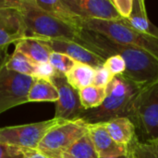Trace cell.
I'll return each instance as SVG.
<instances>
[{
    "label": "cell",
    "instance_id": "cell-1",
    "mask_svg": "<svg viewBox=\"0 0 158 158\" xmlns=\"http://www.w3.org/2000/svg\"><path fill=\"white\" fill-rule=\"evenodd\" d=\"M76 43L106 59L112 56H120L126 63L125 78L145 86L158 81V61L145 52L131 45L123 44L107 37L81 29Z\"/></svg>",
    "mask_w": 158,
    "mask_h": 158
},
{
    "label": "cell",
    "instance_id": "cell-2",
    "mask_svg": "<svg viewBox=\"0 0 158 158\" xmlns=\"http://www.w3.org/2000/svg\"><path fill=\"white\" fill-rule=\"evenodd\" d=\"M143 87L122 75L115 76L106 87V96L102 105L85 110L81 119L88 124L107 122L118 118H128L131 120L135 102Z\"/></svg>",
    "mask_w": 158,
    "mask_h": 158
},
{
    "label": "cell",
    "instance_id": "cell-3",
    "mask_svg": "<svg viewBox=\"0 0 158 158\" xmlns=\"http://www.w3.org/2000/svg\"><path fill=\"white\" fill-rule=\"evenodd\" d=\"M81 28L100 33L117 43L136 47L158 61V38L136 31L125 19L117 21L82 19Z\"/></svg>",
    "mask_w": 158,
    "mask_h": 158
},
{
    "label": "cell",
    "instance_id": "cell-4",
    "mask_svg": "<svg viewBox=\"0 0 158 158\" xmlns=\"http://www.w3.org/2000/svg\"><path fill=\"white\" fill-rule=\"evenodd\" d=\"M27 31L31 36L53 40H68L76 42L81 30L61 21L42 10L34 0H22L19 6Z\"/></svg>",
    "mask_w": 158,
    "mask_h": 158
},
{
    "label": "cell",
    "instance_id": "cell-5",
    "mask_svg": "<svg viewBox=\"0 0 158 158\" xmlns=\"http://www.w3.org/2000/svg\"><path fill=\"white\" fill-rule=\"evenodd\" d=\"M131 121L142 137L141 141L158 139V81L141 90Z\"/></svg>",
    "mask_w": 158,
    "mask_h": 158
},
{
    "label": "cell",
    "instance_id": "cell-6",
    "mask_svg": "<svg viewBox=\"0 0 158 158\" xmlns=\"http://www.w3.org/2000/svg\"><path fill=\"white\" fill-rule=\"evenodd\" d=\"M88 132V123L82 119L65 121L51 129L40 142L37 150L50 158H62L80 138Z\"/></svg>",
    "mask_w": 158,
    "mask_h": 158
},
{
    "label": "cell",
    "instance_id": "cell-7",
    "mask_svg": "<svg viewBox=\"0 0 158 158\" xmlns=\"http://www.w3.org/2000/svg\"><path fill=\"white\" fill-rule=\"evenodd\" d=\"M66 120L53 119L19 126L0 129V143H5L23 149H37L45 134L54 127Z\"/></svg>",
    "mask_w": 158,
    "mask_h": 158
},
{
    "label": "cell",
    "instance_id": "cell-8",
    "mask_svg": "<svg viewBox=\"0 0 158 158\" xmlns=\"http://www.w3.org/2000/svg\"><path fill=\"white\" fill-rule=\"evenodd\" d=\"M34 79L0 69V114L19 105L28 103L27 96Z\"/></svg>",
    "mask_w": 158,
    "mask_h": 158
},
{
    "label": "cell",
    "instance_id": "cell-9",
    "mask_svg": "<svg viewBox=\"0 0 158 158\" xmlns=\"http://www.w3.org/2000/svg\"><path fill=\"white\" fill-rule=\"evenodd\" d=\"M51 82L58 92V100L56 102L55 118L66 121L80 119L85 111L80 100L79 91L75 90L67 81L66 75L56 72Z\"/></svg>",
    "mask_w": 158,
    "mask_h": 158
},
{
    "label": "cell",
    "instance_id": "cell-10",
    "mask_svg": "<svg viewBox=\"0 0 158 158\" xmlns=\"http://www.w3.org/2000/svg\"><path fill=\"white\" fill-rule=\"evenodd\" d=\"M64 3L82 19L121 20L111 0H63Z\"/></svg>",
    "mask_w": 158,
    "mask_h": 158
},
{
    "label": "cell",
    "instance_id": "cell-11",
    "mask_svg": "<svg viewBox=\"0 0 158 158\" xmlns=\"http://www.w3.org/2000/svg\"><path fill=\"white\" fill-rule=\"evenodd\" d=\"M38 38V37H37ZM41 39L53 52L65 54L79 63L86 64L97 69L104 66L106 59L96 55L95 53L88 50L76 42L68 40H53V39Z\"/></svg>",
    "mask_w": 158,
    "mask_h": 158
},
{
    "label": "cell",
    "instance_id": "cell-12",
    "mask_svg": "<svg viewBox=\"0 0 158 158\" xmlns=\"http://www.w3.org/2000/svg\"><path fill=\"white\" fill-rule=\"evenodd\" d=\"M26 36L27 28L19 9H0V48L8 47Z\"/></svg>",
    "mask_w": 158,
    "mask_h": 158
},
{
    "label": "cell",
    "instance_id": "cell-13",
    "mask_svg": "<svg viewBox=\"0 0 158 158\" xmlns=\"http://www.w3.org/2000/svg\"><path fill=\"white\" fill-rule=\"evenodd\" d=\"M88 133L100 158L118 157L128 154V146L118 144L111 138L105 122L88 124Z\"/></svg>",
    "mask_w": 158,
    "mask_h": 158
},
{
    "label": "cell",
    "instance_id": "cell-14",
    "mask_svg": "<svg viewBox=\"0 0 158 158\" xmlns=\"http://www.w3.org/2000/svg\"><path fill=\"white\" fill-rule=\"evenodd\" d=\"M15 50L25 55L35 64L49 62L50 55L53 52L41 39L31 35H27L16 43Z\"/></svg>",
    "mask_w": 158,
    "mask_h": 158
},
{
    "label": "cell",
    "instance_id": "cell-15",
    "mask_svg": "<svg viewBox=\"0 0 158 158\" xmlns=\"http://www.w3.org/2000/svg\"><path fill=\"white\" fill-rule=\"evenodd\" d=\"M34 3L42 10L51 16L60 19L75 29L81 30V25L82 19L73 13L63 0H34Z\"/></svg>",
    "mask_w": 158,
    "mask_h": 158
},
{
    "label": "cell",
    "instance_id": "cell-16",
    "mask_svg": "<svg viewBox=\"0 0 158 158\" xmlns=\"http://www.w3.org/2000/svg\"><path fill=\"white\" fill-rule=\"evenodd\" d=\"M105 123L109 135L118 144L128 146L136 136V128L128 118H118Z\"/></svg>",
    "mask_w": 158,
    "mask_h": 158
},
{
    "label": "cell",
    "instance_id": "cell-17",
    "mask_svg": "<svg viewBox=\"0 0 158 158\" xmlns=\"http://www.w3.org/2000/svg\"><path fill=\"white\" fill-rule=\"evenodd\" d=\"M126 20L136 31L158 38V28L148 19L143 0H133L131 14Z\"/></svg>",
    "mask_w": 158,
    "mask_h": 158
},
{
    "label": "cell",
    "instance_id": "cell-18",
    "mask_svg": "<svg viewBox=\"0 0 158 158\" xmlns=\"http://www.w3.org/2000/svg\"><path fill=\"white\" fill-rule=\"evenodd\" d=\"M95 69L89 65L76 62L72 69L66 75L68 82L77 91L94 84Z\"/></svg>",
    "mask_w": 158,
    "mask_h": 158
},
{
    "label": "cell",
    "instance_id": "cell-19",
    "mask_svg": "<svg viewBox=\"0 0 158 158\" xmlns=\"http://www.w3.org/2000/svg\"><path fill=\"white\" fill-rule=\"evenodd\" d=\"M58 92L55 85L48 81L34 79L28 93V102H56Z\"/></svg>",
    "mask_w": 158,
    "mask_h": 158
},
{
    "label": "cell",
    "instance_id": "cell-20",
    "mask_svg": "<svg viewBox=\"0 0 158 158\" xmlns=\"http://www.w3.org/2000/svg\"><path fill=\"white\" fill-rule=\"evenodd\" d=\"M131 158H158V139L141 141L136 135L128 145Z\"/></svg>",
    "mask_w": 158,
    "mask_h": 158
},
{
    "label": "cell",
    "instance_id": "cell-21",
    "mask_svg": "<svg viewBox=\"0 0 158 158\" xmlns=\"http://www.w3.org/2000/svg\"><path fill=\"white\" fill-rule=\"evenodd\" d=\"M36 64L33 63L29 57H27L22 53L15 50L13 54L9 55L8 59L6 62L5 67L11 71L22 74L25 76H30L33 78V73Z\"/></svg>",
    "mask_w": 158,
    "mask_h": 158
},
{
    "label": "cell",
    "instance_id": "cell-22",
    "mask_svg": "<svg viewBox=\"0 0 158 158\" xmlns=\"http://www.w3.org/2000/svg\"><path fill=\"white\" fill-rule=\"evenodd\" d=\"M80 100L85 110L96 108L102 105L106 96V88L91 85L79 91Z\"/></svg>",
    "mask_w": 158,
    "mask_h": 158
},
{
    "label": "cell",
    "instance_id": "cell-23",
    "mask_svg": "<svg viewBox=\"0 0 158 158\" xmlns=\"http://www.w3.org/2000/svg\"><path fill=\"white\" fill-rule=\"evenodd\" d=\"M66 154L73 158H100L88 132L74 143Z\"/></svg>",
    "mask_w": 158,
    "mask_h": 158
},
{
    "label": "cell",
    "instance_id": "cell-24",
    "mask_svg": "<svg viewBox=\"0 0 158 158\" xmlns=\"http://www.w3.org/2000/svg\"><path fill=\"white\" fill-rule=\"evenodd\" d=\"M49 63L57 72L67 75L75 66L76 61L65 54L52 52L49 57Z\"/></svg>",
    "mask_w": 158,
    "mask_h": 158
},
{
    "label": "cell",
    "instance_id": "cell-25",
    "mask_svg": "<svg viewBox=\"0 0 158 158\" xmlns=\"http://www.w3.org/2000/svg\"><path fill=\"white\" fill-rule=\"evenodd\" d=\"M104 67L114 76L122 75L126 70V63L120 56H112L106 59Z\"/></svg>",
    "mask_w": 158,
    "mask_h": 158
},
{
    "label": "cell",
    "instance_id": "cell-26",
    "mask_svg": "<svg viewBox=\"0 0 158 158\" xmlns=\"http://www.w3.org/2000/svg\"><path fill=\"white\" fill-rule=\"evenodd\" d=\"M56 72L57 71L54 69V67L49 62L39 63V64H36L35 66L33 79L51 81L52 78L56 74Z\"/></svg>",
    "mask_w": 158,
    "mask_h": 158
},
{
    "label": "cell",
    "instance_id": "cell-27",
    "mask_svg": "<svg viewBox=\"0 0 158 158\" xmlns=\"http://www.w3.org/2000/svg\"><path fill=\"white\" fill-rule=\"evenodd\" d=\"M114 75H112L104 66L95 69V75L94 80V84L96 87L106 88L108 84L114 79Z\"/></svg>",
    "mask_w": 158,
    "mask_h": 158
},
{
    "label": "cell",
    "instance_id": "cell-28",
    "mask_svg": "<svg viewBox=\"0 0 158 158\" xmlns=\"http://www.w3.org/2000/svg\"><path fill=\"white\" fill-rule=\"evenodd\" d=\"M111 2L123 19H129L133 7V0H111Z\"/></svg>",
    "mask_w": 158,
    "mask_h": 158
},
{
    "label": "cell",
    "instance_id": "cell-29",
    "mask_svg": "<svg viewBox=\"0 0 158 158\" xmlns=\"http://www.w3.org/2000/svg\"><path fill=\"white\" fill-rule=\"evenodd\" d=\"M0 158H24L22 148L0 143Z\"/></svg>",
    "mask_w": 158,
    "mask_h": 158
},
{
    "label": "cell",
    "instance_id": "cell-30",
    "mask_svg": "<svg viewBox=\"0 0 158 158\" xmlns=\"http://www.w3.org/2000/svg\"><path fill=\"white\" fill-rule=\"evenodd\" d=\"M24 158H50L37 149H23Z\"/></svg>",
    "mask_w": 158,
    "mask_h": 158
},
{
    "label": "cell",
    "instance_id": "cell-31",
    "mask_svg": "<svg viewBox=\"0 0 158 158\" xmlns=\"http://www.w3.org/2000/svg\"><path fill=\"white\" fill-rule=\"evenodd\" d=\"M22 0H0V9L3 8H19Z\"/></svg>",
    "mask_w": 158,
    "mask_h": 158
},
{
    "label": "cell",
    "instance_id": "cell-32",
    "mask_svg": "<svg viewBox=\"0 0 158 158\" xmlns=\"http://www.w3.org/2000/svg\"><path fill=\"white\" fill-rule=\"evenodd\" d=\"M9 55L7 53V47L0 48V69L6 65V60L8 59Z\"/></svg>",
    "mask_w": 158,
    "mask_h": 158
},
{
    "label": "cell",
    "instance_id": "cell-33",
    "mask_svg": "<svg viewBox=\"0 0 158 158\" xmlns=\"http://www.w3.org/2000/svg\"><path fill=\"white\" fill-rule=\"evenodd\" d=\"M114 158H131V157H130V155H129V153H128L126 156H118V157H114Z\"/></svg>",
    "mask_w": 158,
    "mask_h": 158
},
{
    "label": "cell",
    "instance_id": "cell-34",
    "mask_svg": "<svg viewBox=\"0 0 158 158\" xmlns=\"http://www.w3.org/2000/svg\"><path fill=\"white\" fill-rule=\"evenodd\" d=\"M62 158H73V157H71V156H69V155H67V154H65L64 156H63V157Z\"/></svg>",
    "mask_w": 158,
    "mask_h": 158
}]
</instances>
